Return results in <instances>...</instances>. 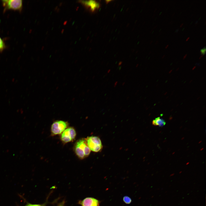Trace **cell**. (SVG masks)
I'll return each instance as SVG.
<instances>
[{
  "instance_id": "8992f818",
  "label": "cell",
  "mask_w": 206,
  "mask_h": 206,
  "mask_svg": "<svg viewBox=\"0 0 206 206\" xmlns=\"http://www.w3.org/2000/svg\"><path fill=\"white\" fill-rule=\"evenodd\" d=\"M152 124L154 126L161 127L165 125L166 122L164 120L158 117L152 121Z\"/></svg>"
},
{
  "instance_id": "7c38bea8",
  "label": "cell",
  "mask_w": 206,
  "mask_h": 206,
  "mask_svg": "<svg viewBox=\"0 0 206 206\" xmlns=\"http://www.w3.org/2000/svg\"><path fill=\"white\" fill-rule=\"evenodd\" d=\"M64 202H65L64 201H63L62 202H61L57 206H64Z\"/></svg>"
},
{
  "instance_id": "ffe728a7",
  "label": "cell",
  "mask_w": 206,
  "mask_h": 206,
  "mask_svg": "<svg viewBox=\"0 0 206 206\" xmlns=\"http://www.w3.org/2000/svg\"><path fill=\"white\" fill-rule=\"evenodd\" d=\"M158 42V41H157L155 43V44H157Z\"/></svg>"
},
{
  "instance_id": "ac0fdd59",
  "label": "cell",
  "mask_w": 206,
  "mask_h": 206,
  "mask_svg": "<svg viewBox=\"0 0 206 206\" xmlns=\"http://www.w3.org/2000/svg\"><path fill=\"white\" fill-rule=\"evenodd\" d=\"M168 46H169V45H167L165 47V49H167L168 47Z\"/></svg>"
},
{
  "instance_id": "d6986e66",
  "label": "cell",
  "mask_w": 206,
  "mask_h": 206,
  "mask_svg": "<svg viewBox=\"0 0 206 206\" xmlns=\"http://www.w3.org/2000/svg\"><path fill=\"white\" fill-rule=\"evenodd\" d=\"M203 56L201 55V56H200V58H199V59H200Z\"/></svg>"
},
{
  "instance_id": "44dd1931",
  "label": "cell",
  "mask_w": 206,
  "mask_h": 206,
  "mask_svg": "<svg viewBox=\"0 0 206 206\" xmlns=\"http://www.w3.org/2000/svg\"><path fill=\"white\" fill-rule=\"evenodd\" d=\"M184 29H185V28H184L182 29V31H183L184 30Z\"/></svg>"
},
{
  "instance_id": "ba28073f",
  "label": "cell",
  "mask_w": 206,
  "mask_h": 206,
  "mask_svg": "<svg viewBox=\"0 0 206 206\" xmlns=\"http://www.w3.org/2000/svg\"><path fill=\"white\" fill-rule=\"evenodd\" d=\"M123 200L124 202L127 204H130L132 201L131 198L127 196H124L123 198Z\"/></svg>"
},
{
  "instance_id": "2e32d148",
  "label": "cell",
  "mask_w": 206,
  "mask_h": 206,
  "mask_svg": "<svg viewBox=\"0 0 206 206\" xmlns=\"http://www.w3.org/2000/svg\"><path fill=\"white\" fill-rule=\"evenodd\" d=\"M198 23V21H196V22H195V24H196V25H197V24Z\"/></svg>"
},
{
  "instance_id": "9a60e30c",
  "label": "cell",
  "mask_w": 206,
  "mask_h": 206,
  "mask_svg": "<svg viewBox=\"0 0 206 206\" xmlns=\"http://www.w3.org/2000/svg\"><path fill=\"white\" fill-rule=\"evenodd\" d=\"M187 54H186L185 56H184V57L183 59H184L186 57V56H187Z\"/></svg>"
},
{
  "instance_id": "d4e9b609",
  "label": "cell",
  "mask_w": 206,
  "mask_h": 206,
  "mask_svg": "<svg viewBox=\"0 0 206 206\" xmlns=\"http://www.w3.org/2000/svg\"><path fill=\"white\" fill-rule=\"evenodd\" d=\"M201 18V17H200L199 19V20H200V19Z\"/></svg>"
},
{
  "instance_id": "5b68a950",
  "label": "cell",
  "mask_w": 206,
  "mask_h": 206,
  "mask_svg": "<svg viewBox=\"0 0 206 206\" xmlns=\"http://www.w3.org/2000/svg\"><path fill=\"white\" fill-rule=\"evenodd\" d=\"M79 203L82 206H99V201L93 197H87L80 201Z\"/></svg>"
},
{
  "instance_id": "e0dca14e",
  "label": "cell",
  "mask_w": 206,
  "mask_h": 206,
  "mask_svg": "<svg viewBox=\"0 0 206 206\" xmlns=\"http://www.w3.org/2000/svg\"><path fill=\"white\" fill-rule=\"evenodd\" d=\"M183 25V23H182V24L181 25H180V27H182V26Z\"/></svg>"
},
{
  "instance_id": "cb8c5ba5",
  "label": "cell",
  "mask_w": 206,
  "mask_h": 206,
  "mask_svg": "<svg viewBox=\"0 0 206 206\" xmlns=\"http://www.w3.org/2000/svg\"><path fill=\"white\" fill-rule=\"evenodd\" d=\"M161 29L160 30H159V32H160V31H161Z\"/></svg>"
},
{
  "instance_id": "484cf974",
  "label": "cell",
  "mask_w": 206,
  "mask_h": 206,
  "mask_svg": "<svg viewBox=\"0 0 206 206\" xmlns=\"http://www.w3.org/2000/svg\"><path fill=\"white\" fill-rule=\"evenodd\" d=\"M152 41H151V43H152Z\"/></svg>"
},
{
  "instance_id": "30bf717a",
  "label": "cell",
  "mask_w": 206,
  "mask_h": 206,
  "mask_svg": "<svg viewBox=\"0 0 206 206\" xmlns=\"http://www.w3.org/2000/svg\"><path fill=\"white\" fill-rule=\"evenodd\" d=\"M206 47H205L203 49H201L200 52L201 55L204 56L206 53Z\"/></svg>"
},
{
  "instance_id": "9c48e42d",
  "label": "cell",
  "mask_w": 206,
  "mask_h": 206,
  "mask_svg": "<svg viewBox=\"0 0 206 206\" xmlns=\"http://www.w3.org/2000/svg\"><path fill=\"white\" fill-rule=\"evenodd\" d=\"M5 43L2 39L0 37V51H2L5 48Z\"/></svg>"
},
{
  "instance_id": "4316f807",
  "label": "cell",
  "mask_w": 206,
  "mask_h": 206,
  "mask_svg": "<svg viewBox=\"0 0 206 206\" xmlns=\"http://www.w3.org/2000/svg\"><path fill=\"white\" fill-rule=\"evenodd\" d=\"M192 22H193V21H192V22H191V24L192 23Z\"/></svg>"
},
{
  "instance_id": "4fadbf2b",
  "label": "cell",
  "mask_w": 206,
  "mask_h": 206,
  "mask_svg": "<svg viewBox=\"0 0 206 206\" xmlns=\"http://www.w3.org/2000/svg\"><path fill=\"white\" fill-rule=\"evenodd\" d=\"M189 38H190V37H188L186 39V41H187L189 40Z\"/></svg>"
},
{
  "instance_id": "8fae6325",
  "label": "cell",
  "mask_w": 206,
  "mask_h": 206,
  "mask_svg": "<svg viewBox=\"0 0 206 206\" xmlns=\"http://www.w3.org/2000/svg\"><path fill=\"white\" fill-rule=\"evenodd\" d=\"M25 206H45L43 205L40 204H33L28 203Z\"/></svg>"
},
{
  "instance_id": "7a4b0ae2",
  "label": "cell",
  "mask_w": 206,
  "mask_h": 206,
  "mask_svg": "<svg viewBox=\"0 0 206 206\" xmlns=\"http://www.w3.org/2000/svg\"><path fill=\"white\" fill-rule=\"evenodd\" d=\"M68 126V123L61 120L54 121L51 126V131L52 136L59 134L62 132Z\"/></svg>"
},
{
  "instance_id": "603a6c76",
  "label": "cell",
  "mask_w": 206,
  "mask_h": 206,
  "mask_svg": "<svg viewBox=\"0 0 206 206\" xmlns=\"http://www.w3.org/2000/svg\"><path fill=\"white\" fill-rule=\"evenodd\" d=\"M162 13V12H161V13H160V14H159V15H160L161 14V13Z\"/></svg>"
},
{
  "instance_id": "3957f363",
  "label": "cell",
  "mask_w": 206,
  "mask_h": 206,
  "mask_svg": "<svg viewBox=\"0 0 206 206\" xmlns=\"http://www.w3.org/2000/svg\"><path fill=\"white\" fill-rule=\"evenodd\" d=\"M4 11L13 10L21 11L22 7L23 2L21 0H5L2 1Z\"/></svg>"
},
{
  "instance_id": "52a82bcc",
  "label": "cell",
  "mask_w": 206,
  "mask_h": 206,
  "mask_svg": "<svg viewBox=\"0 0 206 206\" xmlns=\"http://www.w3.org/2000/svg\"><path fill=\"white\" fill-rule=\"evenodd\" d=\"M91 141L97 145H102L101 141L100 138L96 136H91L88 137Z\"/></svg>"
},
{
  "instance_id": "6da1fadb",
  "label": "cell",
  "mask_w": 206,
  "mask_h": 206,
  "mask_svg": "<svg viewBox=\"0 0 206 206\" xmlns=\"http://www.w3.org/2000/svg\"><path fill=\"white\" fill-rule=\"evenodd\" d=\"M74 150L76 155L81 159L88 157L91 150L87 144L86 138H84L80 139L76 142Z\"/></svg>"
},
{
  "instance_id": "277c9868",
  "label": "cell",
  "mask_w": 206,
  "mask_h": 206,
  "mask_svg": "<svg viewBox=\"0 0 206 206\" xmlns=\"http://www.w3.org/2000/svg\"><path fill=\"white\" fill-rule=\"evenodd\" d=\"M76 134L75 129L73 127L68 128L62 133L61 140L64 143L73 141L75 139Z\"/></svg>"
},
{
  "instance_id": "7402d4cb",
  "label": "cell",
  "mask_w": 206,
  "mask_h": 206,
  "mask_svg": "<svg viewBox=\"0 0 206 206\" xmlns=\"http://www.w3.org/2000/svg\"><path fill=\"white\" fill-rule=\"evenodd\" d=\"M156 10H157V9H156L154 11V12H155V11H156Z\"/></svg>"
},
{
  "instance_id": "5bb4252c",
  "label": "cell",
  "mask_w": 206,
  "mask_h": 206,
  "mask_svg": "<svg viewBox=\"0 0 206 206\" xmlns=\"http://www.w3.org/2000/svg\"><path fill=\"white\" fill-rule=\"evenodd\" d=\"M179 29H177V30L175 31V33H177V32H178V31H179Z\"/></svg>"
}]
</instances>
